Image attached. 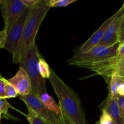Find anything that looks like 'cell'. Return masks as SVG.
I'll list each match as a JSON object with an SVG mask.
<instances>
[{"instance_id":"cell-1","label":"cell","mask_w":124,"mask_h":124,"mask_svg":"<svg viewBox=\"0 0 124 124\" xmlns=\"http://www.w3.org/2000/svg\"><path fill=\"white\" fill-rule=\"evenodd\" d=\"M59 101V106L73 124H87L85 114L76 92L68 86L52 69L48 79Z\"/></svg>"},{"instance_id":"cell-11","label":"cell","mask_w":124,"mask_h":124,"mask_svg":"<svg viewBox=\"0 0 124 124\" xmlns=\"http://www.w3.org/2000/svg\"><path fill=\"white\" fill-rule=\"evenodd\" d=\"M7 81L15 87L19 96L27 95L32 93L30 79L25 70L21 67H19L15 75L7 79Z\"/></svg>"},{"instance_id":"cell-24","label":"cell","mask_w":124,"mask_h":124,"mask_svg":"<svg viewBox=\"0 0 124 124\" xmlns=\"http://www.w3.org/2000/svg\"><path fill=\"white\" fill-rule=\"evenodd\" d=\"M6 35L7 33L6 30L3 29L2 31H0V49L4 48L6 41Z\"/></svg>"},{"instance_id":"cell-3","label":"cell","mask_w":124,"mask_h":124,"mask_svg":"<svg viewBox=\"0 0 124 124\" xmlns=\"http://www.w3.org/2000/svg\"><path fill=\"white\" fill-rule=\"evenodd\" d=\"M40 56L41 54L35 44L28 50L19 63V67H23L29 76L32 93L38 97L43 93H47L46 80L40 76L37 69L38 61Z\"/></svg>"},{"instance_id":"cell-25","label":"cell","mask_w":124,"mask_h":124,"mask_svg":"<svg viewBox=\"0 0 124 124\" xmlns=\"http://www.w3.org/2000/svg\"><path fill=\"white\" fill-rule=\"evenodd\" d=\"M38 1V0H22V2L25 5L27 8L33 7L35 6V4L37 3Z\"/></svg>"},{"instance_id":"cell-27","label":"cell","mask_w":124,"mask_h":124,"mask_svg":"<svg viewBox=\"0 0 124 124\" xmlns=\"http://www.w3.org/2000/svg\"><path fill=\"white\" fill-rule=\"evenodd\" d=\"M1 115H0V121H1Z\"/></svg>"},{"instance_id":"cell-14","label":"cell","mask_w":124,"mask_h":124,"mask_svg":"<svg viewBox=\"0 0 124 124\" xmlns=\"http://www.w3.org/2000/svg\"><path fill=\"white\" fill-rule=\"evenodd\" d=\"M122 84H124V77L117 75H112L108 82V94L111 95V96L117 98L118 96L117 93V89Z\"/></svg>"},{"instance_id":"cell-26","label":"cell","mask_w":124,"mask_h":124,"mask_svg":"<svg viewBox=\"0 0 124 124\" xmlns=\"http://www.w3.org/2000/svg\"><path fill=\"white\" fill-rule=\"evenodd\" d=\"M111 124H116V123H115V122H113V121H112V122H111Z\"/></svg>"},{"instance_id":"cell-15","label":"cell","mask_w":124,"mask_h":124,"mask_svg":"<svg viewBox=\"0 0 124 124\" xmlns=\"http://www.w3.org/2000/svg\"><path fill=\"white\" fill-rule=\"evenodd\" d=\"M37 69L39 74L44 79L46 80V79L49 78L51 73V69L47 61L42 58L41 55L40 56L38 61Z\"/></svg>"},{"instance_id":"cell-23","label":"cell","mask_w":124,"mask_h":124,"mask_svg":"<svg viewBox=\"0 0 124 124\" xmlns=\"http://www.w3.org/2000/svg\"><path fill=\"white\" fill-rule=\"evenodd\" d=\"M6 79L2 76H0V98H5Z\"/></svg>"},{"instance_id":"cell-10","label":"cell","mask_w":124,"mask_h":124,"mask_svg":"<svg viewBox=\"0 0 124 124\" xmlns=\"http://www.w3.org/2000/svg\"><path fill=\"white\" fill-rule=\"evenodd\" d=\"M120 12V8L116 12L114 13L111 16H110L108 19H107L101 25L100 27L88 39L87 41L85 43H84L77 50L76 53H85L86 52H88L90 49H92L93 47L98 46L99 44V42L102 38L104 36L107 29H108L110 24L112 23V22L115 20V18L117 16Z\"/></svg>"},{"instance_id":"cell-13","label":"cell","mask_w":124,"mask_h":124,"mask_svg":"<svg viewBox=\"0 0 124 124\" xmlns=\"http://www.w3.org/2000/svg\"><path fill=\"white\" fill-rule=\"evenodd\" d=\"M42 104H44L45 107L48 109V110L53 112L55 113L56 115H58L60 111V107L59 105L56 104L54 99L53 97L47 93H44L40 95L38 97Z\"/></svg>"},{"instance_id":"cell-17","label":"cell","mask_w":124,"mask_h":124,"mask_svg":"<svg viewBox=\"0 0 124 124\" xmlns=\"http://www.w3.org/2000/svg\"><path fill=\"white\" fill-rule=\"evenodd\" d=\"M28 111L27 115H25L26 116V118L27 119L28 122L30 124H47L42 119H41L39 116H38L33 110L30 109L29 108L27 107Z\"/></svg>"},{"instance_id":"cell-6","label":"cell","mask_w":124,"mask_h":124,"mask_svg":"<svg viewBox=\"0 0 124 124\" xmlns=\"http://www.w3.org/2000/svg\"><path fill=\"white\" fill-rule=\"evenodd\" d=\"M124 42V5L115 20L108 27L98 45L113 46Z\"/></svg>"},{"instance_id":"cell-20","label":"cell","mask_w":124,"mask_h":124,"mask_svg":"<svg viewBox=\"0 0 124 124\" xmlns=\"http://www.w3.org/2000/svg\"><path fill=\"white\" fill-rule=\"evenodd\" d=\"M56 124H73L70 120L68 119V117L65 116V114L63 113V111L61 110L59 113L57 115V120Z\"/></svg>"},{"instance_id":"cell-12","label":"cell","mask_w":124,"mask_h":124,"mask_svg":"<svg viewBox=\"0 0 124 124\" xmlns=\"http://www.w3.org/2000/svg\"><path fill=\"white\" fill-rule=\"evenodd\" d=\"M99 107L101 111H105L110 116L113 122L116 124H124V119L121 116L116 98L108 94Z\"/></svg>"},{"instance_id":"cell-4","label":"cell","mask_w":124,"mask_h":124,"mask_svg":"<svg viewBox=\"0 0 124 124\" xmlns=\"http://www.w3.org/2000/svg\"><path fill=\"white\" fill-rule=\"evenodd\" d=\"M119 44L113 46L98 45L85 53H76L67 61L68 65L79 68H85L88 65L110 58L116 54Z\"/></svg>"},{"instance_id":"cell-21","label":"cell","mask_w":124,"mask_h":124,"mask_svg":"<svg viewBox=\"0 0 124 124\" xmlns=\"http://www.w3.org/2000/svg\"><path fill=\"white\" fill-rule=\"evenodd\" d=\"M112 119L110 116L105 111H102V114L100 116V118L98 122H97L98 124H111Z\"/></svg>"},{"instance_id":"cell-19","label":"cell","mask_w":124,"mask_h":124,"mask_svg":"<svg viewBox=\"0 0 124 124\" xmlns=\"http://www.w3.org/2000/svg\"><path fill=\"white\" fill-rule=\"evenodd\" d=\"M18 96L16 90L12 84L8 82L6 79V90H5V99L15 98Z\"/></svg>"},{"instance_id":"cell-22","label":"cell","mask_w":124,"mask_h":124,"mask_svg":"<svg viewBox=\"0 0 124 124\" xmlns=\"http://www.w3.org/2000/svg\"><path fill=\"white\" fill-rule=\"evenodd\" d=\"M116 101L119 109L121 117L124 119V96H118L116 98Z\"/></svg>"},{"instance_id":"cell-28","label":"cell","mask_w":124,"mask_h":124,"mask_svg":"<svg viewBox=\"0 0 124 124\" xmlns=\"http://www.w3.org/2000/svg\"><path fill=\"white\" fill-rule=\"evenodd\" d=\"M96 124H98V123H97V122H96Z\"/></svg>"},{"instance_id":"cell-9","label":"cell","mask_w":124,"mask_h":124,"mask_svg":"<svg viewBox=\"0 0 124 124\" xmlns=\"http://www.w3.org/2000/svg\"><path fill=\"white\" fill-rule=\"evenodd\" d=\"M19 98L25 103L27 107L33 110L47 124H56L57 115L48 110L44 105L38 96L31 93L27 95L21 96Z\"/></svg>"},{"instance_id":"cell-7","label":"cell","mask_w":124,"mask_h":124,"mask_svg":"<svg viewBox=\"0 0 124 124\" xmlns=\"http://www.w3.org/2000/svg\"><path fill=\"white\" fill-rule=\"evenodd\" d=\"M31 8H25L15 21L6 35V44L4 48L10 52L12 55L15 53L19 44L25 23L31 12Z\"/></svg>"},{"instance_id":"cell-2","label":"cell","mask_w":124,"mask_h":124,"mask_svg":"<svg viewBox=\"0 0 124 124\" xmlns=\"http://www.w3.org/2000/svg\"><path fill=\"white\" fill-rule=\"evenodd\" d=\"M50 8L48 0H38L31 8L19 44L12 55L14 64H19L28 50L36 44L35 39L40 25Z\"/></svg>"},{"instance_id":"cell-5","label":"cell","mask_w":124,"mask_h":124,"mask_svg":"<svg viewBox=\"0 0 124 124\" xmlns=\"http://www.w3.org/2000/svg\"><path fill=\"white\" fill-rule=\"evenodd\" d=\"M85 69L101 75L108 84L111 76L117 75L124 77V57L117 54L110 58L93 63Z\"/></svg>"},{"instance_id":"cell-18","label":"cell","mask_w":124,"mask_h":124,"mask_svg":"<svg viewBox=\"0 0 124 124\" xmlns=\"http://www.w3.org/2000/svg\"><path fill=\"white\" fill-rule=\"evenodd\" d=\"M77 0H48V5L50 7H66Z\"/></svg>"},{"instance_id":"cell-16","label":"cell","mask_w":124,"mask_h":124,"mask_svg":"<svg viewBox=\"0 0 124 124\" xmlns=\"http://www.w3.org/2000/svg\"><path fill=\"white\" fill-rule=\"evenodd\" d=\"M15 109L13 108L5 98H0V115L2 117L3 115L7 119H13V117L11 116L8 113V109Z\"/></svg>"},{"instance_id":"cell-8","label":"cell","mask_w":124,"mask_h":124,"mask_svg":"<svg viewBox=\"0 0 124 124\" xmlns=\"http://www.w3.org/2000/svg\"><path fill=\"white\" fill-rule=\"evenodd\" d=\"M0 8L4 23V30L7 33L15 21L27 7L22 0H0Z\"/></svg>"}]
</instances>
